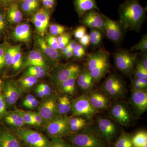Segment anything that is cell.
<instances>
[{
    "instance_id": "31",
    "label": "cell",
    "mask_w": 147,
    "mask_h": 147,
    "mask_svg": "<svg viewBox=\"0 0 147 147\" xmlns=\"http://www.w3.org/2000/svg\"><path fill=\"white\" fill-rule=\"evenodd\" d=\"M28 67L24 76H32L40 79L45 76L46 74V69L41 67L30 66Z\"/></svg>"
},
{
    "instance_id": "50",
    "label": "cell",
    "mask_w": 147,
    "mask_h": 147,
    "mask_svg": "<svg viewBox=\"0 0 147 147\" xmlns=\"http://www.w3.org/2000/svg\"><path fill=\"white\" fill-rule=\"evenodd\" d=\"M38 85L41 88L45 96L48 97L51 95L52 92V89H51V87L48 84L42 83V84H39Z\"/></svg>"
},
{
    "instance_id": "28",
    "label": "cell",
    "mask_w": 147,
    "mask_h": 147,
    "mask_svg": "<svg viewBox=\"0 0 147 147\" xmlns=\"http://www.w3.org/2000/svg\"><path fill=\"white\" fill-rule=\"evenodd\" d=\"M79 74L72 76L60 84L57 87L60 92L66 94H73L75 92L76 79Z\"/></svg>"
},
{
    "instance_id": "56",
    "label": "cell",
    "mask_w": 147,
    "mask_h": 147,
    "mask_svg": "<svg viewBox=\"0 0 147 147\" xmlns=\"http://www.w3.org/2000/svg\"><path fill=\"white\" fill-rule=\"evenodd\" d=\"M146 53H144V54L142 55V58L140 60H139L144 66V67L147 70V57Z\"/></svg>"
},
{
    "instance_id": "9",
    "label": "cell",
    "mask_w": 147,
    "mask_h": 147,
    "mask_svg": "<svg viewBox=\"0 0 147 147\" xmlns=\"http://www.w3.org/2000/svg\"><path fill=\"white\" fill-rule=\"evenodd\" d=\"M110 108L109 115L113 120L123 126L131 125L133 117L131 111L125 103L116 102Z\"/></svg>"
},
{
    "instance_id": "53",
    "label": "cell",
    "mask_w": 147,
    "mask_h": 147,
    "mask_svg": "<svg viewBox=\"0 0 147 147\" xmlns=\"http://www.w3.org/2000/svg\"><path fill=\"white\" fill-rule=\"evenodd\" d=\"M56 0H46V1L42 4L44 7L47 9H51L53 8L55 5Z\"/></svg>"
},
{
    "instance_id": "61",
    "label": "cell",
    "mask_w": 147,
    "mask_h": 147,
    "mask_svg": "<svg viewBox=\"0 0 147 147\" xmlns=\"http://www.w3.org/2000/svg\"><path fill=\"white\" fill-rule=\"evenodd\" d=\"M18 0H1V1L5 4L12 3H16Z\"/></svg>"
},
{
    "instance_id": "30",
    "label": "cell",
    "mask_w": 147,
    "mask_h": 147,
    "mask_svg": "<svg viewBox=\"0 0 147 147\" xmlns=\"http://www.w3.org/2000/svg\"><path fill=\"white\" fill-rule=\"evenodd\" d=\"M133 147H143L147 144V133L146 131H138L132 137Z\"/></svg>"
},
{
    "instance_id": "60",
    "label": "cell",
    "mask_w": 147,
    "mask_h": 147,
    "mask_svg": "<svg viewBox=\"0 0 147 147\" xmlns=\"http://www.w3.org/2000/svg\"><path fill=\"white\" fill-rule=\"evenodd\" d=\"M69 50H70L68 45H67L66 46H65V47H64L63 49L61 50V54L63 55H65L66 53H67Z\"/></svg>"
},
{
    "instance_id": "12",
    "label": "cell",
    "mask_w": 147,
    "mask_h": 147,
    "mask_svg": "<svg viewBox=\"0 0 147 147\" xmlns=\"http://www.w3.org/2000/svg\"><path fill=\"white\" fill-rule=\"evenodd\" d=\"M23 91L21 87L14 81L9 80L3 84V95L7 107H11L16 104Z\"/></svg>"
},
{
    "instance_id": "13",
    "label": "cell",
    "mask_w": 147,
    "mask_h": 147,
    "mask_svg": "<svg viewBox=\"0 0 147 147\" xmlns=\"http://www.w3.org/2000/svg\"><path fill=\"white\" fill-rule=\"evenodd\" d=\"M81 70L80 66L76 64H67L60 67L53 75V81L55 85L58 87L72 76L79 74Z\"/></svg>"
},
{
    "instance_id": "39",
    "label": "cell",
    "mask_w": 147,
    "mask_h": 147,
    "mask_svg": "<svg viewBox=\"0 0 147 147\" xmlns=\"http://www.w3.org/2000/svg\"><path fill=\"white\" fill-rule=\"evenodd\" d=\"M22 55L21 51V47L18 49L17 52L14 55L12 61L11 66L14 70H18L22 65Z\"/></svg>"
},
{
    "instance_id": "37",
    "label": "cell",
    "mask_w": 147,
    "mask_h": 147,
    "mask_svg": "<svg viewBox=\"0 0 147 147\" xmlns=\"http://www.w3.org/2000/svg\"><path fill=\"white\" fill-rule=\"evenodd\" d=\"M142 51L143 53H147V35L146 34L144 35L142 39L140 40L138 43L134 46H132L130 49V52L135 51Z\"/></svg>"
},
{
    "instance_id": "4",
    "label": "cell",
    "mask_w": 147,
    "mask_h": 147,
    "mask_svg": "<svg viewBox=\"0 0 147 147\" xmlns=\"http://www.w3.org/2000/svg\"><path fill=\"white\" fill-rule=\"evenodd\" d=\"M70 141L74 147H103L105 145L102 138L90 128L73 133Z\"/></svg>"
},
{
    "instance_id": "46",
    "label": "cell",
    "mask_w": 147,
    "mask_h": 147,
    "mask_svg": "<svg viewBox=\"0 0 147 147\" xmlns=\"http://www.w3.org/2000/svg\"><path fill=\"white\" fill-rule=\"evenodd\" d=\"M87 119L86 118L81 116H74L73 117H69V126H73L79 124H87Z\"/></svg>"
},
{
    "instance_id": "24",
    "label": "cell",
    "mask_w": 147,
    "mask_h": 147,
    "mask_svg": "<svg viewBox=\"0 0 147 147\" xmlns=\"http://www.w3.org/2000/svg\"><path fill=\"white\" fill-rule=\"evenodd\" d=\"M37 42L42 52L50 59L55 61H57L60 59L61 56L58 50L50 47L42 37H37Z\"/></svg>"
},
{
    "instance_id": "29",
    "label": "cell",
    "mask_w": 147,
    "mask_h": 147,
    "mask_svg": "<svg viewBox=\"0 0 147 147\" xmlns=\"http://www.w3.org/2000/svg\"><path fill=\"white\" fill-rule=\"evenodd\" d=\"M39 0H21L20 8L27 14L34 13L38 10Z\"/></svg>"
},
{
    "instance_id": "34",
    "label": "cell",
    "mask_w": 147,
    "mask_h": 147,
    "mask_svg": "<svg viewBox=\"0 0 147 147\" xmlns=\"http://www.w3.org/2000/svg\"><path fill=\"white\" fill-rule=\"evenodd\" d=\"M38 81V79L32 76H24L19 79L18 82L22 89H28L33 86Z\"/></svg>"
},
{
    "instance_id": "7",
    "label": "cell",
    "mask_w": 147,
    "mask_h": 147,
    "mask_svg": "<svg viewBox=\"0 0 147 147\" xmlns=\"http://www.w3.org/2000/svg\"><path fill=\"white\" fill-rule=\"evenodd\" d=\"M71 112L73 116H81L88 119L99 113L92 105L86 95H82L71 100Z\"/></svg>"
},
{
    "instance_id": "44",
    "label": "cell",
    "mask_w": 147,
    "mask_h": 147,
    "mask_svg": "<svg viewBox=\"0 0 147 147\" xmlns=\"http://www.w3.org/2000/svg\"><path fill=\"white\" fill-rule=\"evenodd\" d=\"M3 83L0 81V117H3L7 113V108L3 95Z\"/></svg>"
},
{
    "instance_id": "27",
    "label": "cell",
    "mask_w": 147,
    "mask_h": 147,
    "mask_svg": "<svg viewBox=\"0 0 147 147\" xmlns=\"http://www.w3.org/2000/svg\"><path fill=\"white\" fill-rule=\"evenodd\" d=\"M23 13L20 7L16 3L11 4L7 12L9 21L13 24H19L23 20Z\"/></svg>"
},
{
    "instance_id": "22",
    "label": "cell",
    "mask_w": 147,
    "mask_h": 147,
    "mask_svg": "<svg viewBox=\"0 0 147 147\" xmlns=\"http://www.w3.org/2000/svg\"><path fill=\"white\" fill-rule=\"evenodd\" d=\"M74 3L75 10L80 18L90 10L95 9L100 11L95 0H74Z\"/></svg>"
},
{
    "instance_id": "1",
    "label": "cell",
    "mask_w": 147,
    "mask_h": 147,
    "mask_svg": "<svg viewBox=\"0 0 147 147\" xmlns=\"http://www.w3.org/2000/svg\"><path fill=\"white\" fill-rule=\"evenodd\" d=\"M146 7H144L139 0H125L119 6L120 23L124 30L140 32L146 20Z\"/></svg>"
},
{
    "instance_id": "51",
    "label": "cell",
    "mask_w": 147,
    "mask_h": 147,
    "mask_svg": "<svg viewBox=\"0 0 147 147\" xmlns=\"http://www.w3.org/2000/svg\"><path fill=\"white\" fill-rule=\"evenodd\" d=\"M79 42L80 45L86 48L89 45L90 40L89 36L88 34H86L82 38L79 40Z\"/></svg>"
},
{
    "instance_id": "23",
    "label": "cell",
    "mask_w": 147,
    "mask_h": 147,
    "mask_svg": "<svg viewBox=\"0 0 147 147\" xmlns=\"http://www.w3.org/2000/svg\"><path fill=\"white\" fill-rule=\"evenodd\" d=\"M0 147H21V144L11 131L4 129L0 131Z\"/></svg>"
},
{
    "instance_id": "16",
    "label": "cell",
    "mask_w": 147,
    "mask_h": 147,
    "mask_svg": "<svg viewBox=\"0 0 147 147\" xmlns=\"http://www.w3.org/2000/svg\"><path fill=\"white\" fill-rule=\"evenodd\" d=\"M50 19V11L45 7L38 9L34 13L31 21L40 36L43 37L45 35Z\"/></svg>"
},
{
    "instance_id": "40",
    "label": "cell",
    "mask_w": 147,
    "mask_h": 147,
    "mask_svg": "<svg viewBox=\"0 0 147 147\" xmlns=\"http://www.w3.org/2000/svg\"><path fill=\"white\" fill-rule=\"evenodd\" d=\"M134 78L147 79V70L139 61L134 69Z\"/></svg>"
},
{
    "instance_id": "48",
    "label": "cell",
    "mask_w": 147,
    "mask_h": 147,
    "mask_svg": "<svg viewBox=\"0 0 147 147\" xmlns=\"http://www.w3.org/2000/svg\"><path fill=\"white\" fill-rule=\"evenodd\" d=\"M87 30L84 26H80L76 28L74 31V35L76 39L79 40L86 34Z\"/></svg>"
},
{
    "instance_id": "41",
    "label": "cell",
    "mask_w": 147,
    "mask_h": 147,
    "mask_svg": "<svg viewBox=\"0 0 147 147\" xmlns=\"http://www.w3.org/2000/svg\"><path fill=\"white\" fill-rule=\"evenodd\" d=\"M66 28L62 25L57 24H52L49 26V31L51 34L55 36H60L65 32Z\"/></svg>"
},
{
    "instance_id": "62",
    "label": "cell",
    "mask_w": 147,
    "mask_h": 147,
    "mask_svg": "<svg viewBox=\"0 0 147 147\" xmlns=\"http://www.w3.org/2000/svg\"><path fill=\"white\" fill-rule=\"evenodd\" d=\"M143 147H147V144L145 145V146H144Z\"/></svg>"
},
{
    "instance_id": "58",
    "label": "cell",
    "mask_w": 147,
    "mask_h": 147,
    "mask_svg": "<svg viewBox=\"0 0 147 147\" xmlns=\"http://www.w3.org/2000/svg\"><path fill=\"white\" fill-rule=\"evenodd\" d=\"M77 44H78V43L75 40H72V41H70L67 45H68L70 50H73V49L76 47Z\"/></svg>"
},
{
    "instance_id": "42",
    "label": "cell",
    "mask_w": 147,
    "mask_h": 147,
    "mask_svg": "<svg viewBox=\"0 0 147 147\" xmlns=\"http://www.w3.org/2000/svg\"><path fill=\"white\" fill-rule=\"evenodd\" d=\"M49 147H74L61 138H52Z\"/></svg>"
},
{
    "instance_id": "57",
    "label": "cell",
    "mask_w": 147,
    "mask_h": 147,
    "mask_svg": "<svg viewBox=\"0 0 147 147\" xmlns=\"http://www.w3.org/2000/svg\"><path fill=\"white\" fill-rule=\"evenodd\" d=\"M35 92L36 93L38 96L40 98H43L45 97V95L43 93L42 90H41V88L39 86V85H38L36 87V88L35 89Z\"/></svg>"
},
{
    "instance_id": "8",
    "label": "cell",
    "mask_w": 147,
    "mask_h": 147,
    "mask_svg": "<svg viewBox=\"0 0 147 147\" xmlns=\"http://www.w3.org/2000/svg\"><path fill=\"white\" fill-rule=\"evenodd\" d=\"M18 136L30 147H49L50 141L44 135L24 127L18 128Z\"/></svg>"
},
{
    "instance_id": "18",
    "label": "cell",
    "mask_w": 147,
    "mask_h": 147,
    "mask_svg": "<svg viewBox=\"0 0 147 147\" xmlns=\"http://www.w3.org/2000/svg\"><path fill=\"white\" fill-rule=\"evenodd\" d=\"M88 96L92 105L98 111L108 110L112 105L109 97L102 92L93 91Z\"/></svg>"
},
{
    "instance_id": "47",
    "label": "cell",
    "mask_w": 147,
    "mask_h": 147,
    "mask_svg": "<svg viewBox=\"0 0 147 147\" xmlns=\"http://www.w3.org/2000/svg\"><path fill=\"white\" fill-rule=\"evenodd\" d=\"M45 40L47 42V44L50 47L55 50H58L59 42L58 41V37L57 36L52 34L48 35L46 37V39H45Z\"/></svg>"
},
{
    "instance_id": "55",
    "label": "cell",
    "mask_w": 147,
    "mask_h": 147,
    "mask_svg": "<svg viewBox=\"0 0 147 147\" xmlns=\"http://www.w3.org/2000/svg\"><path fill=\"white\" fill-rule=\"evenodd\" d=\"M38 105H39V102H38V100L36 98H35L33 100H32L31 102L29 103L26 107L27 108H28V109L33 110V109H34V108H36L37 106H38Z\"/></svg>"
},
{
    "instance_id": "17",
    "label": "cell",
    "mask_w": 147,
    "mask_h": 147,
    "mask_svg": "<svg viewBox=\"0 0 147 147\" xmlns=\"http://www.w3.org/2000/svg\"><path fill=\"white\" fill-rule=\"evenodd\" d=\"M98 128L100 135L108 142L113 140L117 132L116 125L109 119L99 117L97 120Z\"/></svg>"
},
{
    "instance_id": "52",
    "label": "cell",
    "mask_w": 147,
    "mask_h": 147,
    "mask_svg": "<svg viewBox=\"0 0 147 147\" xmlns=\"http://www.w3.org/2000/svg\"><path fill=\"white\" fill-rule=\"evenodd\" d=\"M6 21L5 18L3 13H0V33L3 32L5 30Z\"/></svg>"
},
{
    "instance_id": "15",
    "label": "cell",
    "mask_w": 147,
    "mask_h": 147,
    "mask_svg": "<svg viewBox=\"0 0 147 147\" xmlns=\"http://www.w3.org/2000/svg\"><path fill=\"white\" fill-rule=\"evenodd\" d=\"M81 22L83 26L91 29H96L105 34L101 13L95 9L87 11L81 18Z\"/></svg>"
},
{
    "instance_id": "49",
    "label": "cell",
    "mask_w": 147,
    "mask_h": 147,
    "mask_svg": "<svg viewBox=\"0 0 147 147\" xmlns=\"http://www.w3.org/2000/svg\"><path fill=\"white\" fill-rule=\"evenodd\" d=\"M29 112L31 114L36 126H41L42 125L45 124L43 119L38 112H31V111H29Z\"/></svg>"
},
{
    "instance_id": "33",
    "label": "cell",
    "mask_w": 147,
    "mask_h": 147,
    "mask_svg": "<svg viewBox=\"0 0 147 147\" xmlns=\"http://www.w3.org/2000/svg\"><path fill=\"white\" fill-rule=\"evenodd\" d=\"M89 36L90 43L93 46H98L101 43L102 39V33L96 29H91Z\"/></svg>"
},
{
    "instance_id": "21",
    "label": "cell",
    "mask_w": 147,
    "mask_h": 147,
    "mask_svg": "<svg viewBox=\"0 0 147 147\" xmlns=\"http://www.w3.org/2000/svg\"><path fill=\"white\" fill-rule=\"evenodd\" d=\"M76 83L83 92H88L91 90L94 82L91 75L87 68L81 70L76 79Z\"/></svg>"
},
{
    "instance_id": "26",
    "label": "cell",
    "mask_w": 147,
    "mask_h": 147,
    "mask_svg": "<svg viewBox=\"0 0 147 147\" xmlns=\"http://www.w3.org/2000/svg\"><path fill=\"white\" fill-rule=\"evenodd\" d=\"M3 117L6 123L11 126L19 128L26 125L21 116L15 110L6 113Z\"/></svg>"
},
{
    "instance_id": "11",
    "label": "cell",
    "mask_w": 147,
    "mask_h": 147,
    "mask_svg": "<svg viewBox=\"0 0 147 147\" xmlns=\"http://www.w3.org/2000/svg\"><path fill=\"white\" fill-rule=\"evenodd\" d=\"M57 98L55 96H48L38 105V113L43 119L45 124L58 115Z\"/></svg>"
},
{
    "instance_id": "54",
    "label": "cell",
    "mask_w": 147,
    "mask_h": 147,
    "mask_svg": "<svg viewBox=\"0 0 147 147\" xmlns=\"http://www.w3.org/2000/svg\"><path fill=\"white\" fill-rule=\"evenodd\" d=\"M35 98V97L32 94L27 95L24 98V101H23V105L25 107H26L29 103L31 102L32 100H33Z\"/></svg>"
},
{
    "instance_id": "59",
    "label": "cell",
    "mask_w": 147,
    "mask_h": 147,
    "mask_svg": "<svg viewBox=\"0 0 147 147\" xmlns=\"http://www.w3.org/2000/svg\"><path fill=\"white\" fill-rule=\"evenodd\" d=\"M63 56L67 59H69L72 57L73 56V50H69Z\"/></svg>"
},
{
    "instance_id": "38",
    "label": "cell",
    "mask_w": 147,
    "mask_h": 147,
    "mask_svg": "<svg viewBox=\"0 0 147 147\" xmlns=\"http://www.w3.org/2000/svg\"><path fill=\"white\" fill-rule=\"evenodd\" d=\"M15 111L20 115L25 124L36 125L31 114L29 111H26L21 109H16Z\"/></svg>"
},
{
    "instance_id": "63",
    "label": "cell",
    "mask_w": 147,
    "mask_h": 147,
    "mask_svg": "<svg viewBox=\"0 0 147 147\" xmlns=\"http://www.w3.org/2000/svg\"><path fill=\"white\" fill-rule=\"evenodd\" d=\"M0 1H1V0H0Z\"/></svg>"
},
{
    "instance_id": "35",
    "label": "cell",
    "mask_w": 147,
    "mask_h": 147,
    "mask_svg": "<svg viewBox=\"0 0 147 147\" xmlns=\"http://www.w3.org/2000/svg\"><path fill=\"white\" fill-rule=\"evenodd\" d=\"M20 47H21V46L19 45L8 47L5 56V66L7 67L11 66L13 57Z\"/></svg>"
},
{
    "instance_id": "14",
    "label": "cell",
    "mask_w": 147,
    "mask_h": 147,
    "mask_svg": "<svg viewBox=\"0 0 147 147\" xmlns=\"http://www.w3.org/2000/svg\"><path fill=\"white\" fill-rule=\"evenodd\" d=\"M130 102L137 117L142 116L147 110V89L131 90Z\"/></svg>"
},
{
    "instance_id": "2",
    "label": "cell",
    "mask_w": 147,
    "mask_h": 147,
    "mask_svg": "<svg viewBox=\"0 0 147 147\" xmlns=\"http://www.w3.org/2000/svg\"><path fill=\"white\" fill-rule=\"evenodd\" d=\"M87 67L93 82L98 83L110 70L109 54L105 50L99 49L95 53L88 54Z\"/></svg>"
},
{
    "instance_id": "36",
    "label": "cell",
    "mask_w": 147,
    "mask_h": 147,
    "mask_svg": "<svg viewBox=\"0 0 147 147\" xmlns=\"http://www.w3.org/2000/svg\"><path fill=\"white\" fill-rule=\"evenodd\" d=\"M147 79L134 78L131 81V90L147 89Z\"/></svg>"
},
{
    "instance_id": "20",
    "label": "cell",
    "mask_w": 147,
    "mask_h": 147,
    "mask_svg": "<svg viewBox=\"0 0 147 147\" xmlns=\"http://www.w3.org/2000/svg\"><path fill=\"white\" fill-rule=\"evenodd\" d=\"M12 36L15 40L24 42H28L31 37L30 25L27 24H19L14 29Z\"/></svg>"
},
{
    "instance_id": "6",
    "label": "cell",
    "mask_w": 147,
    "mask_h": 147,
    "mask_svg": "<svg viewBox=\"0 0 147 147\" xmlns=\"http://www.w3.org/2000/svg\"><path fill=\"white\" fill-rule=\"evenodd\" d=\"M69 119L67 115H58L47 123L45 125L47 134L52 138H61L71 133Z\"/></svg>"
},
{
    "instance_id": "43",
    "label": "cell",
    "mask_w": 147,
    "mask_h": 147,
    "mask_svg": "<svg viewBox=\"0 0 147 147\" xmlns=\"http://www.w3.org/2000/svg\"><path fill=\"white\" fill-rule=\"evenodd\" d=\"M8 47V44L7 42L0 43V70L5 66V56Z\"/></svg>"
},
{
    "instance_id": "32",
    "label": "cell",
    "mask_w": 147,
    "mask_h": 147,
    "mask_svg": "<svg viewBox=\"0 0 147 147\" xmlns=\"http://www.w3.org/2000/svg\"><path fill=\"white\" fill-rule=\"evenodd\" d=\"M115 147H133L132 137L128 133L123 131L116 141Z\"/></svg>"
},
{
    "instance_id": "5",
    "label": "cell",
    "mask_w": 147,
    "mask_h": 147,
    "mask_svg": "<svg viewBox=\"0 0 147 147\" xmlns=\"http://www.w3.org/2000/svg\"><path fill=\"white\" fill-rule=\"evenodd\" d=\"M137 55L126 49L118 50L114 55L115 65L117 69L124 74L131 73L134 70L137 61Z\"/></svg>"
},
{
    "instance_id": "25",
    "label": "cell",
    "mask_w": 147,
    "mask_h": 147,
    "mask_svg": "<svg viewBox=\"0 0 147 147\" xmlns=\"http://www.w3.org/2000/svg\"><path fill=\"white\" fill-rule=\"evenodd\" d=\"M57 102L58 115H67L71 111V100L68 95L57 97Z\"/></svg>"
},
{
    "instance_id": "45",
    "label": "cell",
    "mask_w": 147,
    "mask_h": 147,
    "mask_svg": "<svg viewBox=\"0 0 147 147\" xmlns=\"http://www.w3.org/2000/svg\"><path fill=\"white\" fill-rule=\"evenodd\" d=\"M73 57L77 59H81L86 55L85 47L80 44H77L73 50Z\"/></svg>"
},
{
    "instance_id": "19",
    "label": "cell",
    "mask_w": 147,
    "mask_h": 147,
    "mask_svg": "<svg viewBox=\"0 0 147 147\" xmlns=\"http://www.w3.org/2000/svg\"><path fill=\"white\" fill-rule=\"evenodd\" d=\"M30 66L41 67L46 70L48 67L42 53L36 50H32L29 53L25 61L22 64V68L24 69Z\"/></svg>"
},
{
    "instance_id": "10",
    "label": "cell",
    "mask_w": 147,
    "mask_h": 147,
    "mask_svg": "<svg viewBox=\"0 0 147 147\" xmlns=\"http://www.w3.org/2000/svg\"><path fill=\"white\" fill-rule=\"evenodd\" d=\"M103 26L105 29V35L108 39L115 43L121 40L123 36V27L120 22L114 21L101 13Z\"/></svg>"
},
{
    "instance_id": "3",
    "label": "cell",
    "mask_w": 147,
    "mask_h": 147,
    "mask_svg": "<svg viewBox=\"0 0 147 147\" xmlns=\"http://www.w3.org/2000/svg\"><path fill=\"white\" fill-rule=\"evenodd\" d=\"M102 91L108 97L115 99L122 98L126 94L125 83L117 74H112L104 80L101 85Z\"/></svg>"
}]
</instances>
